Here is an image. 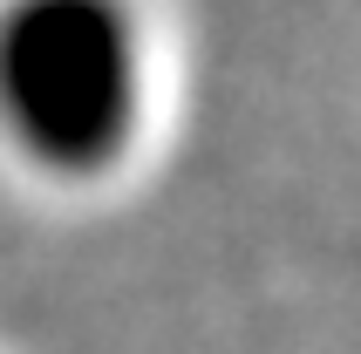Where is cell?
<instances>
[{
  "label": "cell",
  "mask_w": 361,
  "mask_h": 354,
  "mask_svg": "<svg viewBox=\"0 0 361 354\" xmlns=\"http://www.w3.org/2000/svg\"><path fill=\"white\" fill-rule=\"evenodd\" d=\"M143 116V41L123 0L0 7V123L61 177L109 171Z\"/></svg>",
  "instance_id": "6da1fadb"
}]
</instances>
